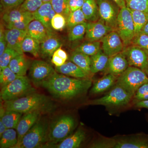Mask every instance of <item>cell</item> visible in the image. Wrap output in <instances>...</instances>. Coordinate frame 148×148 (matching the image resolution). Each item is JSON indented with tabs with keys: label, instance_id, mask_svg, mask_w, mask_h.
Wrapping results in <instances>:
<instances>
[{
	"label": "cell",
	"instance_id": "1",
	"mask_svg": "<svg viewBox=\"0 0 148 148\" xmlns=\"http://www.w3.org/2000/svg\"><path fill=\"white\" fill-rule=\"evenodd\" d=\"M91 85L92 81L88 78L71 77L55 71L39 86L45 88L55 98L69 100L86 92Z\"/></svg>",
	"mask_w": 148,
	"mask_h": 148
},
{
	"label": "cell",
	"instance_id": "2",
	"mask_svg": "<svg viewBox=\"0 0 148 148\" xmlns=\"http://www.w3.org/2000/svg\"><path fill=\"white\" fill-rule=\"evenodd\" d=\"M52 103L45 95L36 92L29 93L11 101H5V110L16 111L24 114L35 110L48 112L52 108Z\"/></svg>",
	"mask_w": 148,
	"mask_h": 148
},
{
	"label": "cell",
	"instance_id": "3",
	"mask_svg": "<svg viewBox=\"0 0 148 148\" xmlns=\"http://www.w3.org/2000/svg\"><path fill=\"white\" fill-rule=\"evenodd\" d=\"M75 124V119L69 115L61 116L54 120L49 127L47 142L44 147H49L69 137L74 129Z\"/></svg>",
	"mask_w": 148,
	"mask_h": 148
},
{
	"label": "cell",
	"instance_id": "4",
	"mask_svg": "<svg viewBox=\"0 0 148 148\" xmlns=\"http://www.w3.org/2000/svg\"><path fill=\"white\" fill-rule=\"evenodd\" d=\"M49 127L46 121L39 118L15 148L44 147L47 142Z\"/></svg>",
	"mask_w": 148,
	"mask_h": 148
},
{
	"label": "cell",
	"instance_id": "5",
	"mask_svg": "<svg viewBox=\"0 0 148 148\" xmlns=\"http://www.w3.org/2000/svg\"><path fill=\"white\" fill-rule=\"evenodd\" d=\"M147 82L148 76L145 72L137 67L129 66L118 77L116 83L134 96L138 88Z\"/></svg>",
	"mask_w": 148,
	"mask_h": 148
},
{
	"label": "cell",
	"instance_id": "6",
	"mask_svg": "<svg viewBox=\"0 0 148 148\" xmlns=\"http://www.w3.org/2000/svg\"><path fill=\"white\" fill-rule=\"evenodd\" d=\"M36 92L30 80L26 76H20L4 87L2 88L1 98L4 101H11Z\"/></svg>",
	"mask_w": 148,
	"mask_h": 148
},
{
	"label": "cell",
	"instance_id": "7",
	"mask_svg": "<svg viewBox=\"0 0 148 148\" xmlns=\"http://www.w3.org/2000/svg\"><path fill=\"white\" fill-rule=\"evenodd\" d=\"M116 31L121 38L125 47L132 44L135 36V27L130 9L127 7L120 10Z\"/></svg>",
	"mask_w": 148,
	"mask_h": 148
},
{
	"label": "cell",
	"instance_id": "8",
	"mask_svg": "<svg viewBox=\"0 0 148 148\" xmlns=\"http://www.w3.org/2000/svg\"><path fill=\"white\" fill-rule=\"evenodd\" d=\"M133 96L123 88L116 84L105 96L89 101L88 104L112 106H124L130 102Z\"/></svg>",
	"mask_w": 148,
	"mask_h": 148
},
{
	"label": "cell",
	"instance_id": "9",
	"mask_svg": "<svg viewBox=\"0 0 148 148\" xmlns=\"http://www.w3.org/2000/svg\"><path fill=\"white\" fill-rule=\"evenodd\" d=\"M100 18L116 30L121 8L112 0H96Z\"/></svg>",
	"mask_w": 148,
	"mask_h": 148
},
{
	"label": "cell",
	"instance_id": "10",
	"mask_svg": "<svg viewBox=\"0 0 148 148\" xmlns=\"http://www.w3.org/2000/svg\"><path fill=\"white\" fill-rule=\"evenodd\" d=\"M123 53L129 66L139 68L145 71L148 69V51L134 45L125 47Z\"/></svg>",
	"mask_w": 148,
	"mask_h": 148
},
{
	"label": "cell",
	"instance_id": "11",
	"mask_svg": "<svg viewBox=\"0 0 148 148\" xmlns=\"http://www.w3.org/2000/svg\"><path fill=\"white\" fill-rule=\"evenodd\" d=\"M91 148H148V140L133 138L113 140L107 139L93 143Z\"/></svg>",
	"mask_w": 148,
	"mask_h": 148
},
{
	"label": "cell",
	"instance_id": "12",
	"mask_svg": "<svg viewBox=\"0 0 148 148\" xmlns=\"http://www.w3.org/2000/svg\"><path fill=\"white\" fill-rule=\"evenodd\" d=\"M55 71L53 67L45 61L35 60L30 65L29 75L31 81L37 86H39L41 83Z\"/></svg>",
	"mask_w": 148,
	"mask_h": 148
},
{
	"label": "cell",
	"instance_id": "13",
	"mask_svg": "<svg viewBox=\"0 0 148 148\" xmlns=\"http://www.w3.org/2000/svg\"><path fill=\"white\" fill-rule=\"evenodd\" d=\"M101 42L102 50L109 57L122 52L125 48L121 38L116 30L108 34Z\"/></svg>",
	"mask_w": 148,
	"mask_h": 148
},
{
	"label": "cell",
	"instance_id": "14",
	"mask_svg": "<svg viewBox=\"0 0 148 148\" xmlns=\"http://www.w3.org/2000/svg\"><path fill=\"white\" fill-rule=\"evenodd\" d=\"M114 30V29L108 26L100 18L97 21L87 22L85 37L86 40L89 41H101L105 36Z\"/></svg>",
	"mask_w": 148,
	"mask_h": 148
},
{
	"label": "cell",
	"instance_id": "15",
	"mask_svg": "<svg viewBox=\"0 0 148 148\" xmlns=\"http://www.w3.org/2000/svg\"><path fill=\"white\" fill-rule=\"evenodd\" d=\"M42 112L41 110H35L26 113L22 115L16 129L18 143L14 148L20 143L24 135L36 122Z\"/></svg>",
	"mask_w": 148,
	"mask_h": 148
},
{
	"label": "cell",
	"instance_id": "16",
	"mask_svg": "<svg viewBox=\"0 0 148 148\" xmlns=\"http://www.w3.org/2000/svg\"><path fill=\"white\" fill-rule=\"evenodd\" d=\"M56 13L51 2L43 3L39 8L33 13L34 19L41 22L48 31L53 34L54 33L51 27V20Z\"/></svg>",
	"mask_w": 148,
	"mask_h": 148
},
{
	"label": "cell",
	"instance_id": "17",
	"mask_svg": "<svg viewBox=\"0 0 148 148\" xmlns=\"http://www.w3.org/2000/svg\"><path fill=\"white\" fill-rule=\"evenodd\" d=\"M5 33L7 47L14 49L20 54H24L21 49V45L27 35V30L6 29Z\"/></svg>",
	"mask_w": 148,
	"mask_h": 148
},
{
	"label": "cell",
	"instance_id": "18",
	"mask_svg": "<svg viewBox=\"0 0 148 148\" xmlns=\"http://www.w3.org/2000/svg\"><path fill=\"white\" fill-rule=\"evenodd\" d=\"M129 65L122 52L109 57L106 70L108 73L119 76L128 68Z\"/></svg>",
	"mask_w": 148,
	"mask_h": 148
},
{
	"label": "cell",
	"instance_id": "19",
	"mask_svg": "<svg viewBox=\"0 0 148 148\" xmlns=\"http://www.w3.org/2000/svg\"><path fill=\"white\" fill-rule=\"evenodd\" d=\"M29 18H34V14L23 10L20 6L4 11L2 16L4 25Z\"/></svg>",
	"mask_w": 148,
	"mask_h": 148
},
{
	"label": "cell",
	"instance_id": "20",
	"mask_svg": "<svg viewBox=\"0 0 148 148\" xmlns=\"http://www.w3.org/2000/svg\"><path fill=\"white\" fill-rule=\"evenodd\" d=\"M27 34L41 43L49 37L54 35L51 34L40 21L34 19L31 21L27 29Z\"/></svg>",
	"mask_w": 148,
	"mask_h": 148
},
{
	"label": "cell",
	"instance_id": "21",
	"mask_svg": "<svg viewBox=\"0 0 148 148\" xmlns=\"http://www.w3.org/2000/svg\"><path fill=\"white\" fill-rule=\"evenodd\" d=\"M85 138V132L79 128L60 143L51 146L49 147L56 148H77L80 146Z\"/></svg>",
	"mask_w": 148,
	"mask_h": 148
},
{
	"label": "cell",
	"instance_id": "22",
	"mask_svg": "<svg viewBox=\"0 0 148 148\" xmlns=\"http://www.w3.org/2000/svg\"><path fill=\"white\" fill-rule=\"evenodd\" d=\"M55 70L59 73L76 78L87 79L90 76L71 61H66L60 67H55Z\"/></svg>",
	"mask_w": 148,
	"mask_h": 148
},
{
	"label": "cell",
	"instance_id": "23",
	"mask_svg": "<svg viewBox=\"0 0 148 148\" xmlns=\"http://www.w3.org/2000/svg\"><path fill=\"white\" fill-rule=\"evenodd\" d=\"M62 45L61 40L53 35L40 43V56L45 58L52 56L56 50Z\"/></svg>",
	"mask_w": 148,
	"mask_h": 148
},
{
	"label": "cell",
	"instance_id": "24",
	"mask_svg": "<svg viewBox=\"0 0 148 148\" xmlns=\"http://www.w3.org/2000/svg\"><path fill=\"white\" fill-rule=\"evenodd\" d=\"M109 57L104 53L102 49L95 55L90 56V72L95 74L106 70Z\"/></svg>",
	"mask_w": 148,
	"mask_h": 148
},
{
	"label": "cell",
	"instance_id": "25",
	"mask_svg": "<svg viewBox=\"0 0 148 148\" xmlns=\"http://www.w3.org/2000/svg\"><path fill=\"white\" fill-rule=\"evenodd\" d=\"M117 78L116 76L111 74H107L94 83L90 90V93L98 94L106 91L116 82Z\"/></svg>",
	"mask_w": 148,
	"mask_h": 148
},
{
	"label": "cell",
	"instance_id": "26",
	"mask_svg": "<svg viewBox=\"0 0 148 148\" xmlns=\"http://www.w3.org/2000/svg\"><path fill=\"white\" fill-rule=\"evenodd\" d=\"M11 70L19 76H26L29 65L24 54H20L13 58L9 64Z\"/></svg>",
	"mask_w": 148,
	"mask_h": 148
},
{
	"label": "cell",
	"instance_id": "27",
	"mask_svg": "<svg viewBox=\"0 0 148 148\" xmlns=\"http://www.w3.org/2000/svg\"><path fill=\"white\" fill-rule=\"evenodd\" d=\"M70 60L89 75H91L90 56L75 50L70 56Z\"/></svg>",
	"mask_w": 148,
	"mask_h": 148
},
{
	"label": "cell",
	"instance_id": "28",
	"mask_svg": "<svg viewBox=\"0 0 148 148\" xmlns=\"http://www.w3.org/2000/svg\"><path fill=\"white\" fill-rule=\"evenodd\" d=\"M81 9L87 21H95L100 19L96 0H84Z\"/></svg>",
	"mask_w": 148,
	"mask_h": 148
},
{
	"label": "cell",
	"instance_id": "29",
	"mask_svg": "<svg viewBox=\"0 0 148 148\" xmlns=\"http://www.w3.org/2000/svg\"><path fill=\"white\" fill-rule=\"evenodd\" d=\"M21 49L23 53H29L38 58L40 56V43L27 34L22 42Z\"/></svg>",
	"mask_w": 148,
	"mask_h": 148
},
{
	"label": "cell",
	"instance_id": "30",
	"mask_svg": "<svg viewBox=\"0 0 148 148\" xmlns=\"http://www.w3.org/2000/svg\"><path fill=\"white\" fill-rule=\"evenodd\" d=\"M0 138L1 148H14L18 143L17 132L14 128H7Z\"/></svg>",
	"mask_w": 148,
	"mask_h": 148
},
{
	"label": "cell",
	"instance_id": "31",
	"mask_svg": "<svg viewBox=\"0 0 148 148\" xmlns=\"http://www.w3.org/2000/svg\"><path fill=\"white\" fill-rule=\"evenodd\" d=\"M132 21L135 27V36L142 32L148 21V13L138 10H130Z\"/></svg>",
	"mask_w": 148,
	"mask_h": 148
},
{
	"label": "cell",
	"instance_id": "32",
	"mask_svg": "<svg viewBox=\"0 0 148 148\" xmlns=\"http://www.w3.org/2000/svg\"><path fill=\"white\" fill-rule=\"evenodd\" d=\"M23 114L16 111L5 110L2 116L0 117L7 128L16 129Z\"/></svg>",
	"mask_w": 148,
	"mask_h": 148
},
{
	"label": "cell",
	"instance_id": "33",
	"mask_svg": "<svg viewBox=\"0 0 148 148\" xmlns=\"http://www.w3.org/2000/svg\"><path fill=\"white\" fill-rule=\"evenodd\" d=\"M101 41H86L76 48L75 51L91 56L95 55L102 49Z\"/></svg>",
	"mask_w": 148,
	"mask_h": 148
},
{
	"label": "cell",
	"instance_id": "34",
	"mask_svg": "<svg viewBox=\"0 0 148 148\" xmlns=\"http://www.w3.org/2000/svg\"><path fill=\"white\" fill-rule=\"evenodd\" d=\"M87 22H83L69 29L68 38L70 41L73 42L83 38L86 32Z\"/></svg>",
	"mask_w": 148,
	"mask_h": 148
},
{
	"label": "cell",
	"instance_id": "35",
	"mask_svg": "<svg viewBox=\"0 0 148 148\" xmlns=\"http://www.w3.org/2000/svg\"><path fill=\"white\" fill-rule=\"evenodd\" d=\"M86 21L85 17L81 9L69 14L66 18V27L69 29Z\"/></svg>",
	"mask_w": 148,
	"mask_h": 148
},
{
	"label": "cell",
	"instance_id": "36",
	"mask_svg": "<svg viewBox=\"0 0 148 148\" xmlns=\"http://www.w3.org/2000/svg\"><path fill=\"white\" fill-rule=\"evenodd\" d=\"M20 76L14 73L9 66L1 70L0 84L1 88L4 87Z\"/></svg>",
	"mask_w": 148,
	"mask_h": 148
},
{
	"label": "cell",
	"instance_id": "37",
	"mask_svg": "<svg viewBox=\"0 0 148 148\" xmlns=\"http://www.w3.org/2000/svg\"><path fill=\"white\" fill-rule=\"evenodd\" d=\"M69 0H51V3L56 13L61 14L67 18L71 13L69 7Z\"/></svg>",
	"mask_w": 148,
	"mask_h": 148
},
{
	"label": "cell",
	"instance_id": "38",
	"mask_svg": "<svg viewBox=\"0 0 148 148\" xmlns=\"http://www.w3.org/2000/svg\"><path fill=\"white\" fill-rule=\"evenodd\" d=\"M19 54L16 51L7 47L4 52L0 56V71L8 66L11 60Z\"/></svg>",
	"mask_w": 148,
	"mask_h": 148
},
{
	"label": "cell",
	"instance_id": "39",
	"mask_svg": "<svg viewBox=\"0 0 148 148\" xmlns=\"http://www.w3.org/2000/svg\"><path fill=\"white\" fill-rule=\"evenodd\" d=\"M68 55L61 47L55 51L52 56L51 62L55 67H60L64 65L68 60Z\"/></svg>",
	"mask_w": 148,
	"mask_h": 148
},
{
	"label": "cell",
	"instance_id": "40",
	"mask_svg": "<svg viewBox=\"0 0 148 148\" xmlns=\"http://www.w3.org/2000/svg\"><path fill=\"white\" fill-rule=\"evenodd\" d=\"M126 7L130 10L148 13V0H125Z\"/></svg>",
	"mask_w": 148,
	"mask_h": 148
},
{
	"label": "cell",
	"instance_id": "41",
	"mask_svg": "<svg viewBox=\"0 0 148 148\" xmlns=\"http://www.w3.org/2000/svg\"><path fill=\"white\" fill-rule=\"evenodd\" d=\"M66 26V18L61 14L56 13L51 20V27L55 31H61Z\"/></svg>",
	"mask_w": 148,
	"mask_h": 148
},
{
	"label": "cell",
	"instance_id": "42",
	"mask_svg": "<svg viewBox=\"0 0 148 148\" xmlns=\"http://www.w3.org/2000/svg\"><path fill=\"white\" fill-rule=\"evenodd\" d=\"M42 0H25L20 5L21 9L33 12H36L43 4Z\"/></svg>",
	"mask_w": 148,
	"mask_h": 148
},
{
	"label": "cell",
	"instance_id": "43",
	"mask_svg": "<svg viewBox=\"0 0 148 148\" xmlns=\"http://www.w3.org/2000/svg\"><path fill=\"white\" fill-rule=\"evenodd\" d=\"M132 44L138 46L148 51V35L141 32L135 36Z\"/></svg>",
	"mask_w": 148,
	"mask_h": 148
},
{
	"label": "cell",
	"instance_id": "44",
	"mask_svg": "<svg viewBox=\"0 0 148 148\" xmlns=\"http://www.w3.org/2000/svg\"><path fill=\"white\" fill-rule=\"evenodd\" d=\"M34 19V18H29L21 21H16L13 23L5 25L6 29H17L19 30H27V27L31 21Z\"/></svg>",
	"mask_w": 148,
	"mask_h": 148
},
{
	"label": "cell",
	"instance_id": "45",
	"mask_svg": "<svg viewBox=\"0 0 148 148\" xmlns=\"http://www.w3.org/2000/svg\"><path fill=\"white\" fill-rule=\"evenodd\" d=\"M134 98L138 101L148 100V82L138 88L134 95Z\"/></svg>",
	"mask_w": 148,
	"mask_h": 148
},
{
	"label": "cell",
	"instance_id": "46",
	"mask_svg": "<svg viewBox=\"0 0 148 148\" xmlns=\"http://www.w3.org/2000/svg\"><path fill=\"white\" fill-rule=\"evenodd\" d=\"M25 0H1V5L4 10L19 6Z\"/></svg>",
	"mask_w": 148,
	"mask_h": 148
},
{
	"label": "cell",
	"instance_id": "47",
	"mask_svg": "<svg viewBox=\"0 0 148 148\" xmlns=\"http://www.w3.org/2000/svg\"><path fill=\"white\" fill-rule=\"evenodd\" d=\"M5 26L3 24H1L0 29V56L4 52L7 48V42L5 36Z\"/></svg>",
	"mask_w": 148,
	"mask_h": 148
},
{
	"label": "cell",
	"instance_id": "48",
	"mask_svg": "<svg viewBox=\"0 0 148 148\" xmlns=\"http://www.w3.org/2000/svg\"><path fill=\"white\" fill-rule=\"evenodd\" d=\"M84 1V0H69V7L70 12L81 9Z\"/></svg>",
	"mask_w": 148,
	"mask_h": 148
},
{
	"label": "cell",
	"instance_id": "49",
	"mask_svg": "<svg viewBox=\"0 0 148 148\" xmlns=\"http://www.w3.org/2000/svg\"><path fill=\"white\" fill-rule=\"evenodd\" d=\"M136 106L138 108H145L148 109V100L138 101Z\"/></svg>",
	"mask_w": 148,
	"mask_h": 148
},
{
	"label": "cell",
	"instance_id": "50",
	"mask_svg": "<svg viewBox=\"0 0 148 148\" xmlns=\"http://www.w3.org/2000/svg\"><path fill=\"white\" fill-rule=\"evenodd\" d=\"M116 3L121 8L126 7L125 0H112Z\"/></svg>",
	"mask_w": 148,
	"mask_h": 148
},
{
	"label": "cell",
	"instance_id": "51",
	"mask_svg": "<svg viewBox=\"0 0 148 148\" xmlns=\"http://www.w3.org/2000/svg\"><path fill=\"white\" fill-rule=\"evenodd\" d=\"M7 129L5 125L3 123L2 121L0 120V137L2 135L3 133Z\"/></svg>",
	"mask_w": 148,
	"mask_h": 148
},
{
	"label": "cell",
	"instance_id": "52",
	"mask_svg": "<svg viewBox=\"0 0 148 148\" xmlns=\"http://www.w3.org/2000/svg\"><path fill=\"white\" fill-rule=\"evenodd\" d=\"M142 32H144L146 34L148 35V21L143 28Z\"/></svg>",
	"mask_w": 148,
	"mask_h": 148
},
{
	"label": "cell",
	"instance_id": "53",
	"mask_svg": "<svg viewBox=\"0 0 148 148\" xmlns=\"http://www.w3.org/2000/svg\"><path fill=\"white\" fill-rule=\"evenodd\" d=\"M43 3L51 2V0H42Z\"/></svg>",
	"mask_w": 148,
	"mask_h": 148
},
{
	"label": "cell",
	"instance_id": "54",
	"mask_svg": "<svg viewBox=\"0 0 148 148\" xmlns=\"http://www.w3.org/2000/svg\"><path fill=\"white\" fill-rule=\"evenodd\" d=\"M145 72L146 74H147V75L148 76V69H147V70H146V71Z\"/></svg>",
	"mask_w": 148,
	"mask_h": 148
}]
</instances>
